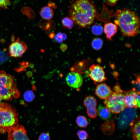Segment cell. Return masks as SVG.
<instances>
[{
  "mask_svg": "<svg viewBox=\"0 0 140 140\" xmlns=\"http://www.w3.org/2000/svg\"><path fill=\"white\" fill-rule=\"evenodd\" d=\"M38 140H50V135L48 133H42L39 136Z\"/></svg>",
  "mask_w": 140,
  "mask_h": 140,
  "instance_id": "obj_27",
  "label": "cell"
},
{
  "mask_svg": "<svg viewBox=\"0 0 140 140\" xmlns=\"http://www.w3.org/2000/svg\"><path fill=\"white\" fill-rule=\"evenodd\" d=\"M66 81L69 86L74 88L80 87L83 82L82 76L80 74L74 72L68 74L66 77Z\"/></svg>",
  "mask_w": 140,
  "mask_h": 140,
  "instance_id": "obj_12",
  "label": "cell"
},
{
  "mask_svg": "<svg viewBox=\"0 0 140 140\" xmlns=\"http://www.w3.org/2000/svg\"><path fill=\"white\" fill-rule=\"evenodd\" d=\"M43 20V21L42 23H41V25H39L40 27L46 31L47 33L49 31V33L51 32V29L53 27V25L55 24L53 22L51 21V20H50L45 19V21L44 20Z\"/></svg>",
  "mask_w": 140,
  "mask_h": 140,
  "instance_id": "obj_19",
  "label": "cell"
},
{
  "mask_svg": "<svg viewBox=\"0 0 140 140\" xmlns=\"http://www.w3.org/2000/svg\"><path fill=\"white\" fill-rule=\"evenodd\" d=\"M124 102L127 107L140 108L139 93L132 89L129 91H123Z\"/></svg>",
  "mask_w": 140,
  "mask_h": 140,
  "instance_id": "obj_7",
  "label": "cell"
},
{
  "mask_svg": "<svg viewBox=\"0 0 140 140\" xmlns=\"http://www.w3.org/2000/svg\"><path fill=\"white\" fill-rule=\"evenodd\" d=\"M77 134L80 140H85L88 137V134L85 130H79L77 132Z\"/></svg>",
  "mask_w": 140,
  "mask_h": 140,
  "instance_id": "obj_25",
  "label": "cell"
},
{
  "mask_svg": "<svg viewBox=\"0 0 140 140\" xmlns=\"http://www.w3.org/2000/svg\"><path fill=\"white\" fill-rule=\"evenodd\" d=\"M91 30L92 33L94 35H100L102 33L103 29L101 25L99 23H96L93 25Z\"/></svg>",
  "mask_w": 140,
  "mask_h": 140,
  "instance_id": "obj_21",
  "label": "cell"
},
{
  "mask_svg": "<svg viewBox=\"0 0 140 140\" xmlns=\"http://www.w3.org/2000/svg\"><path fill=\"white\" fill-rule=\"evenodd\" d=\"M76 122L77 125L81 128H85L88 124L87 118L85 116L82 115L79 116L77 117Z\"/></svg>",
  "mask_w": 140,
  "mask_h": 140,
  "instance_id": "obj_20",
  "label": "cell"
},
{
  "mask_svg": "<svg viewBox=\"0 0 140 140\" xmlns=\"http://www.w3.org/2000/svg\"><path fill=\"white\" fill-rule=\"evenodd\" d=\"M135 75L136 78V80L132 81V83L135 85V88H134L137 92L140 93V76L139 75L138 76L137 74H135Z\"/></svg>",
  "mask_w": 140,
  "mask_h": 140,
  "instance_id": "obj_26",
  "label": "cell"
},
{
  "mask_svg": "<svg viewBox=\"0 0 140 140\" xmlns=\"http://www.w3.org/2000/svg\"><path fill=\"white\" fill-rule=\"evenodd\" d=\"M55 40L60 44L62 43L63 40L62 39V33L59 32L56 34L54 37Z\"/></svg>",
  "mask_w": 140,
  "mask_h": 140,
  "instance_id": "obj_28",
  "label": "cell"
},
{
  "mask_svg": "<svg viewBox=\"0 0 140 140\" xmlns=\"http://www.w3.org/2000/svg\"><path fill=\"white\" fill-rule=\"evenodd\" d=\"M27 46L26 43L21 41L18 38L15 41L12 43L9 46V53L12 57H21L26 51Z\"/></svg>",
  "mask_w": 140,
  "mask_h": 140,
  "instance_id": "obj_9",
  "label": "cell"
},
{
  "mask_svg": "<svg viewBox=\"0 0 140 140\" xmlns=\"http://www.w3.org/2000/svg\"><path fill=\"white\" fill-rule=\"evenodd\" d=\"M68 13L79 28H86L94 22L98 13L91 0H74L71 3Z\"/></svg>",
  "mask_w": 140,
  "mask_h": 140,
  "instance_id": "obj_1",
  "label": "cell"
},
{
  "mask_svg": "<svg viewBox=\"0 0 140 140\" xmlns=\"http://www.w3.org/2000/svg\"><path fill=\"white\" fill-rule=\"evenodd\" d=\"M67 45L65 44H62L60 46V48L62 52H65L67 49Z\"/></svg>",
  "mask_w": 140,
  "mask_h": 140,
  "instance_id": "obj_32",
  "label": "cell"
},
{
  "mask_svg": "<svg viewBox=\"0 0 140 140\" xmlns=\"http://www.w3.org/2000/svg\"><path fill=\"white\" fill-rule=\"evenodd\" d=\"M103 45L102 40L100 38H95L92 40V45L95 50H99L102 48Z\"/></svg>",
  "mask_w": 140,
  "mask_h": 140,
  "instance_id": "obj_22",
  "label": "cell"
},
{
  "mask_svg": "<svg viewBox=\"0 0 140 140\" xmlns=\"http://www.w3.org/2000/svg\"><path fill=\"white\" fill-rule=\"evenodd\" d=\"M101 128L104 134L109 135L114 133L115 129V125L113 120H108L102 125Z\"/></svg>",
  "mask_w": 140,
  "mask_h": 140,
  "instance_id": "obj_16",
  "label": "cell"
},
{
  "mask_svg": "<svg viewBox=\"0 0 140 140\" xmlns=\"http://www.w3.org/2000/svg\"><path fill=\"white\" fill-rule=\"evenodd\" d=\"M18 114L15 109L6 103L0 104V133H6L18 124Z\"/></svg>",
  "mask_w": 140,
  "mask_h": 140,
  "instance_id": "obj_3",
  "label": "cell"
},
{
  "mask_svg": "<svg viewBox=\"0 0 140 140\" xmlns=\"http://www.w3.org/2000/svg\"><path fill=\"white\" fill-rule=\"evenodd\" d=\"M10 4L9 0H0V7L4 8H7Z\"/></svg>",
  "mask_w": 140,
  "mask_h": 140,
  "instance_id": "obj_29",
  "label": "cell"
},
{
  "mask_svg": "<svg viewBox=\"0 0 140 140\" xmlns=\"http://www.w3.org/2000/svg\"><path fill=\"white\" fill-rule=\"evenodd\" d=\"M124 95L122 90L118 92L112 91L111 95L105 100L104 103L111 113H120L127 107L124 102Z\"/></svg>",
  "mask_w": 140,
  "mask_h": 140,
  "instance_id": "obj_5",
  "label": "cell"
},
{
  "mask_svg": "<svg viewBox=\"0 0 140 140\" xmlns=\"http://www.w3.org/2000/svg\"><path fill=\"white\" fill-rule=\"evenodd\" d=\"M97 113L99 116L104 120H108L110 117L111 112L106 107L100 104L97 110Z\"/></svg>",
  "mask_w": 140,
  "mask_h": 140,
  "instance_id": "obj_18",
  "label": "cell"
},
{
  "mask_svg": "<svg viewBox=\"0 0 140 140\" xmlns=\"http://www.w3.org/2000/svg\"><path fill=\"white\" fill-rule=\"evenodd\" d=\"M119 116L118 120L119 127L122 128L127 127L135 118L136 111L133 108L126 107Z\"/></svg>",
  "mask_w": 140,
  "mask_h": 140,
  "instance_id": "obj_6",
  "label": "cell"
},
{
  "mask_svg": "<svg viewBox=\"0 0 140 140\" xmlns=\"http://www.w3.org/2000/svg\"><path fill=\"white\" fill-rule=\"evenodd\" d=\"M14 77L7 74L4 71H0V96L5 100L17 99L20 95Z\"/></svg>",
  "mask_w": 140,
  "mask_h": 140,
  "instance_id": "obj_4",
  "label": "cell"
},
{
  "mask_svg": "<svg viewBox=\"0 0 140 140\" xmlns=\"http://www.w3.org/2000/svg\"><path fill=\"white\" fill-rule=\"evenodd\" d=\"M134 140H140V117H135L129 124Z\"/></svg>",
  "mask_w": 140,
  "mask_h": 140,
  "instance_id": "obj_14",
  "label": "cell"
},
{
  "mask_svg": "<svg viewBox=\"0 0 140 140\" xmlns=\"http://www.w3.org/2000/svg\"><path fill=\"white\" fill-rule=\"evenodd\" d=\"M8 140H30L24 127L18 124L8 132Z\"/></svg>",
  "mask_w": 140,
  "mask_h": 140,
  "instance_id": "obj_10",
  "label": "cell"
},
{
  "mask_svg": "<svg viewBox=\"0 0 140 140\" xmlns=\"http://www.w3.org/2000/svg\"><path fill=\"white\" fill-rule=\"evenodd\" d=\"M112 91L110 87L105 83L97 85L95 94L100 99L105 100L111 94Z\"/></svg>",
  "mask_w": 140,
  "mask_h": 140,
  "instance_id": "obj_13",
  "label": "cell"
},
{
  "mask_svg": "<svg viewBox=\"0 0 140 140\" xmlns=\"http://www.w3.org/2000/svg\"><path fill=\"white\" fill-rule=\"evenodd\" d=\"M62 39L63 40H66L67 38V36L66 34L64 33H62Z\"/></svg>",
  "mask_w": 140,
  "mask_h": 140,
  "instance_id": "obj_33",
  "label": "cell"
},
{
  "mask_svg": "<svg viewBox=\"0 0 140 140\" xmlns=\"http://www.w3.org/2000/svg\"><path fill=\"white\" fill-rule=\"evenodd\" d=\"M41 17L45 20H50L53 17L54 12L53 9L48 6L43 7L39 12Z\"/></svg>",
  "mask_w": 140,
  "mask_h": 140,
  "instance_id": "obj_17",
  "label": "cell"
},
{
  "mask_svg": "<svg viewBox=\"0 0 140 140\" xmlns=\"http://www.w3.org/2000/svg\"><path fill=\"white\" fill-rule=\"evenodd\" d=\"M118 0H106V3L108 5L113 6L115 5Z\"/></svg>",
  "mask_w": 140,
  "mask_h": 140,
  "instance_id": "obj_31",
  "label": "cell"
},
{
  "mask_svg": "<svg viewBox=\"0 0 140 140\" xmlns=\"http://www.w3.org/2000/svg\"><path fill=\"white\" fill-rule=\"evenodd\" d=\"M8 58L5 53L0 51V64L6 61Z\"/></svg>",
  "mask_w": 140,
  "mask_h": 140,
  "instance_id": "obj_30",
  "label": "cell"
},
{
  "mask_svg": "<svg viewBox=\"0 0 140 140\" xmlns=\"http://www.w3.org/2000/svg\"><path fill=\"white\" fill-rule=\"evenodd\" d=\"M117 27L116 25L111 23H108L104 26V31L107 38L109 40H112V37L116 33Z\"/></svg>",
  "mask_w": 140,
  "mask_h": 140,
  "instance_id": "obj_15",
  "label": "cell"
},
{
  "mask_svg": "<svg viewBox=\"0 0 140 140\" xmlns=\"http://www.w3.org/2000/svg\"><path fill=\"white\" fill-rule=\"evenodd\" d=\"M55 36V34L53 33H51L49 35V37L51 39H53Z\"/></svg>",
  "mask_w": 140,
  "mask_h": 140,
  "instance_id": "obj_34",
  "label": "cell"
},
{
  "mask_svg": "<svg viewBox=\"0 0 140 140\" xmlns=\"http://www.w3.org/2000/svg\"><path fill=\"white\" fill-rule=\"evenodd\" d=\"M83 104L87 109L88 116L91 118H95L97 116L96 107V100L93 96L88 95L84 99Z\"/></svg>",
  "mask_w": 140,
  "mask_h": 140,
  "instance_id": "obj_11",
  "label": "cell"
},
{
  "mask_svg": "<svg viewBox=\"0 0 140 140\" xmlns=\"http://www.w3.org/2000/svg\"><path fill=\"white\" fill-rule=\"evenodd\" d=\"M115 24L118 25L123 35L132 37L138 32L139 18L135 12L127 8L118 10L115 13Z\"/></svg>",
  "mask_w": 140,
  "mask_h": 140,
  "instance_id": "obj_2",
  "label": "cell"
},
{
  "mask_svg": "<svg viewBox=\"0 0 140 140\" xmlns=\"http://www.w3.org/2000/svg\"><path fill=\"white\" fill-rule=\"evenodd\" d=\"M89 71L88 75L95 84L104 82L107 79L104 67L99 65H92L89 68Z\"/></svg>",
  "mask_w": 140,
  "mask_h": 140,
  "instance_id": "obj_8",
  "label": "cell"
},
{
  "mask_svg": "<svg viewBox=\"0 0 140 140\" xmlns=\"http://www.w3.org/2000/svg\"><path fill=\"white\" fill-rule=\"evenodd\" d=\"M2 100V99L1 96H0V104L1 103V101Z\"/></svg>",
  "mask_w": 140,
  "mask_h": 140,
  "instance_id": "obj_35",
  "label": "cell"
},
{
  "mask_svg": "<svg viewBox=\"0 0 140 140\" xmlns=\"http://www.w3.org/2000/svg\"><path fill=\"white\" fill-rule=\"evenodd\" d=\"M35 95L34 93L31 90H29L26 92L24 94V98L27 102L32 101L34 99Z\"/></svg>",
  "mask_w": 140,
  "mask_h": 140,
  "instance_id": "obj_24",
  "label": "cell"
},
{
  "mask_svg": "<svg viewBox=\"0 0 140 140\" xmlns=\"http://www.w3.org/2000/svg\"><path fill=\"white\" fill-rule=\"evenodd\" d=\"M62 23L64 27L69 29H71L73 25V21L71 18L68 17L64 18L62 20Z\"/></svg>",
  "mask_w": 140,
  "mask_h": 140,
  "instance_id": "obj_23",
  "label": "cell"
}]
</instances>
